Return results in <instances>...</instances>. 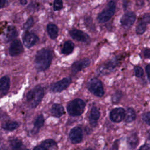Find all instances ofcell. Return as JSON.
Segmentation results:
<instances>
[{"label":"cell","instance_id":"6da1fadb","mask_svg":"<svg viewBox=\"0 0 150 150\" xmlns=\"http://www.w3.org/2000/svg\"><path fill=\"white\" fill-rule=\"evenodd\" d=\"M52 57V52L50 49H42L39 50L36 53L35 59L36 69L39 71L46 70L50 65Z\"/></svg>","mask_w":150,"mask_h":150},{"label":"cell","instance_id":"7a4b0ae2","mask_svg":"<svg viewBox=\"0 0 150 150\" xmlns=\"http://www.w3.org/2000/svg\"><path fill=\"white\" fill-rule=\"evenodd\" d=\"M43 96V88L40 86H37L28 93L26 95V100L30 107L35 108L41 102Z\"/></svg>","mask_w":150,"mask_h":150},{"label":"cell","instance_id":"3957f363","mask_svg":"<svg viewBox=\"0 0 150 150\" xmlns=\"http://www.w3.org/2000/svg\"><path fill=\"white\" fill-rule=\"evenodd\" d=\"M116 9V3L111 0L106 5L105 8L97 16V20L100 23H104L109 21L114 15Z\"/></svg>","mask_w":150,"mask_h":150},{"label":"cell","instance_id":"277c9868","mask_svg":"<svg viewBox=\"0 0 150 150\" xmlns=\"http://www.w3.org/2000/svg\"><path fill=\"white\" fill-rule=\"evenodd\" d=\"M85 103L81 99L77 98L70 102L67 106V110L71 116L80 115L84 110Z\"/></svg>","mask_w":150,"mask_h":150},{"label":"cell","instance_id":"5b68a950","mask_svg":"<svg viewBox=\"0 0 150 150\" xmlns=\"http://www.w3.org/2000/svg\"><path fill=\"white\" fill-rule=\"evenodd\" d=\"M87 88L96 96L100 97L104 94V88L102 83L98 79H91L87 83Z\"/></svg>","mask_w":150,"mask_h":150},{"label":"cell","instance_id":"8992f818","mask_svg":"<svg viewBox=\"0 0 150 150\" xmlns=\"http://www.w3.org/2000/svg\"><path fill=\"white\" fill-rule=\"evenodd\" d=\"M136 19V15L133 12H128L123 15L120 23L124 29H129L132 26Z\"/></svg>","mask_w":150,"mask_h":150},{"label":"cell","instance_id":"52a82bcc","mask_svg":"<svg viewBox=\"0 0 150 150\" xmlns=\"http://www.w3.org/2000/svg\"><path fill=\"white\" fill-rule=\"evenodd\" d=\"M117 64V60L112 59L100 66L97 70V73L100 75H105L111 73Z\"/></svg>","mask_w":150,"mask_h":150},{"label":"cell","instance_id":"ba28073f","mask_svg":"<svg viewBox=\"0 0 150 150\" xmlns=\"http://www.w3.org/2000/svg\"><path fill=\"white\" fill-rule=\"evenodd\" d=\"M69 35L74 40L78 42L87 43L90 41V36L85 32L79 29H72L69 31Z\"/></svg>","mask_w":150,"mask_h":150},{"label":"cell","instance_id":"9c48e42d","mask_svg":"<svg viewBox=\"0 0 150 150\" xmlns=\"http://www.w3.org/2000/svg\"><path fill=\"white\" fill-rule=\"evenodd\" d=\"M22 40L24 45L26 47L30 48L36 43L39 38L35 33L30 32H26L23 35Z\"/></svg>","mask_w":150,"mask_h":150},{"label":"cell","instance_id":"30bf717a","mask_svg":"<svg viewBox=\"0 0 150 150\" xmlns=\"http://www.w3.org/2000/svg\"><path fill=\"white\" fill-rule=\"evenodd\" d=\"M71 82L70 77H66L53 84L51 87V90L53 92H61L67 88Z\"/></svg>","mask_w":150,"mask_h":150},{"label":"cell","instance_id":"8fae6325","mask_svg":"<svg viewBox=\"0 0 150 150\" xmlns=\"http://www.w3.org/2000/svg\"><path fill=\"white\" fill-rule=\"evenodd\" d=\"M69 138L73 144L80 143L83 139V131L81 127H75L72 128L69 133Z\"/></svg>","mask_w":150,"mask_h":150},{"label":"cell","instance_id":"7c38bea8","mask_svg":"<svg viewBox=\"0 0 150 150\" xmlns=\"http://www.w3.org/2000/svg\"><path fill=\"white\" fill-rule=\"evenodd\" d=\"M125 112L124 108L121 107L115 108L110 114V120L114 122H120L124 119Z\"/></svg>","mask_w":150,"mask_h":150},{"label":"cell","instance_id":"4fadbf2b","mask_svg":"<svg viewBox=\"0 0 150 150\" xmlns=\"http://www.w3.org/2000/svg\"><path fill=\"white\" fill-rule=\"evenodd\" d=\"M9 54L11 56H16L20 54L23 51V47L21 41L14 40L9 47Z\"/></svg>","mask_w":150,"mask_h":150},{"label":"cell","instance_id":"5bb4252c","mask_svg":"<svg viewBox=\"0 0 150 150\" xmlns=\"http://www.w3.org/2000/svg\"><path fill=\"white\" fill-rule=\"evenodd\" d=\"M90 61L88 59H82L74 62L71 66V72L73 73H77L83 69L88 67L90 65Z\"/></svg>","mask_w":150,"mask_h":150},{"label":"cell","instance_id":"9a60e30c","mask_svg":"<svg viewBox=\"0 0 150 150\" xmlns=\"http://www.w3.org/2000/svg\"><path fill=\"white\" fill-rule=\"evenodd\" d=\"M149 21H150L149 13L145 14L143 16L141 19V21L137 25L136 27V33L138 35H142L145 32V31L146 30V26L149 23Z\"/></svg>","mask_w":150,"mask_h":150},{"label":"cell","instance_id":"2e32d148","mask_svg":"<svg viewBox=\"0 0 150 150\" xmlns=\"http://www.w3.org/2000/svg\"><path fill=\"white\" fill-rule=\"evenodd\" d=\"M100 112L96 107H93L89 115V122L92 127H96L97 124L98 120L100 118Z\"/></svg>","mask_w":150,"mask_h":150},{"label":"cell","instance_id":"e0dca14e","mask_svg":"<svg viewBox=\"0 0 150 150\" xmlns=\"http://www.w3.org/2000/svg\"><path fill=\"white\" fill-rule=\"evenodd\" d=\"M10 87V79L7 76L2 77L0 79V92L2 94H6Z\"/></svg>","mask_w":150,"mask_h":150},{"label":"cell","instance_id":"ac0fdd59","mask_svg":"<svg viewBox=\"0 0 150 150\" xmlns=\"http://www.w3.org/2000/svg\"><path fill=\"white\" fill-rule=\"evenodd\" d=\"M18 36V31L15 27L13 26H9L5 33V39L6 42H10L14 40Z\"/></svg>","mask_w":150,"mask_h":150},{"label":"cell","instance_id":"d6986e66","mask_svg":"<svg viewBox=\"0 0 150 150\" xmlns=\"http://www.w3.org/2000/svg\"><path fill=\"white\" fill-rule=\"evenodd\" d=\"M50 112L52 115L54 117H60L64 112L63 107L59 104H54L51 107Z\"/></svg>","mask_w":150,"mask_h":150},{"label":"cell","instance_id":"ffe728a7","mask_svg":"<svg viewBox=\"0 0 150 150\" xmlns=\"http://www.w3.org/2000/svg\"><path fill=\"white\" fill-rule=\"evenodd\" d=\"M46 30L52 39H55L58 36V28L53 23H49L46 26Z\"/></svg>","mask_w":150,"mask_h":150},{"label":"cell","instance_id":"44dd1931","mask_svg":"<svg viewBox=\"0 0 150 150\" xmlns=\"http://www.w3.org/2000/svg\"><path fill=\"white\" fill-rule=\"evenodd\" d=\"M41 145L47 150H57V145L55 141L52 139H47L42 142Z\"/></svg>","mask_w":150,"mask_h":150},{"label":"cell","instance_id":"7402d4cb","mask_svg":"<svg viewBox=\"0 0 150 150\" xmlns=\"http://www.w3.org/2000/svg\"><path fill=\"white\" fill-rule=\"evenodd\" d=\"M12 150H26L22 141L17 138L12 139L10 141Z\"/></svg>","mask_w":150,"mask_h":150},{"label":"cell","instance_id":"603a6c76","mask_svg":"<svg viewBox=\"0 0 150 150\" xmlns=\"http://www.w3.org/2000/svg\"><path fill=\"white\" fill-rule=\"evenodd\" d=\"M74 47V45L71 41H70V40L66 41L64 43L63 46L62 47V53L66 55L69 54L73 52Z\"/></svg>","mask_w":150,"mask_h":150},{"label":"cell","instance_id":"cb8c5ba5","mask_svg":"<svg viewBox=\"0 0 150 150\" xmlns=\"http://www.w3.org/2000/svg\"><path fill=\"white\" fill-rule=\"evenodd\" d=\"M136 118V114L135 111L131 108H128L127 110V112H125V122L129 123L132 122Z\"/></svg>","mask_w":150,"mask_h":150},{"label":"cell","instance_id":"d4e9b609","mask_svg":"<svg viewBox=\"0 0 150 150\" xmlns=\"http://www.w3.org/2000/svg\"><path fill=\"white\" fill-rule=\"evenodd\" d=\"M19 124L16 121H7L2 125V128L7 131H13L18 128Z\"/></svg>","mask_w":150,"mask_h":150},{"label":"cell","instance_id":"484cf974","mask_svg":"<svg viewBox=\"0 0 150 150\" xmlns=\"http://www.w3.org/2000/svg\"><path fill=\"white\" fill-rule=\"evenodd\" d=\"M127 142L131 148L134 149L138 144V138L137 137V135L135 134L131 135L128 138Z\"/></svg>","mask_w":150,"mask_h":150},{"label":"cell","instance_id":"4316f807","mask_svg":"<svg viewBox=\"0 0 150 150\" xmlns=\"http://www.w3.org/2000/svg\"><path fill=\"white\" fill-rule=\"evenodd\" d=\"M84 24H85L87 28V29L88 30H90L91 32H93L95 30L96 27H95V25L93 21V19L91 17H90V16L86 17L84 18Z\"/></svg>","mask_w":150,"mask_h":150},{"label":"cell","instance_id":"83f0119b","mask_svg":"<svg viewBox=\"0 0 150 150\" xmlns=\"http://www.w3.org/2000/svg\"><path fill=\"white\" fill-rule=\"evenodd\" d=\"M44 124V118L43 115H39L35 120L34 122V127L36 129H40Z\"/></svg>","mask_w":150,"mask_h":150},{"label":"cell","instance_id":"f1b7e54d","mask_svg":"<svg viewBox=\"0 0 150 150\" xmlns=\"http://www.w3.org/2000/svg\"><path fill=\"white\" fill-rule=\"evenodd\" d=\"M63 8L62 0H54L53 3V9L54 11H59Z\"/></svg>","mask_w":150,"mask_h":150},{"label":"cell","instance_id":"f546056e","mask_svg":"<svg viewBox=\"0 0 150 150\" xmlns=\"http://www.w3.org/2000/svg\"><path fill=\"white\" fill-rule=\"evenodd\" d=\"M33 22H34L33 18L32 17H29L26 21V22L25 23V24L23 25V29L25 30H28L30 29L33 26Z\"/></svg>","mask_w":150,"mask_h":150},{"label":"cell","instance_id":"4dcf8cb0","mask_svg":"<svg viewBox=\"0 0 150 150\" xmlns=\"http://www.w3.org/2000/svg\"><path fill=\"white\" fill-rule=\"evenodd\" d=\"M135 75L137 77H141L144 74V70L140 66H136L134 68Z\"/></svg>","mask_w":150,"mask_h":150},{"label":"cell","instance_id":"1f68e13d","mask_svg":"<svg viewBox=\"0 0 150 150\" xmlns=\"http://www.w3.org/2000/svg\"><path fill=\"white\" fill-rule=\"evenodd\" d=\"M142 120L146 124L149 125V124H150V114L149 112H147L146 113L143 114Z\"/></svg>","mask_w":150,"mask_h":150},{"label":"cell","instance_id":"d6a6232c","mask_svg":"<svg viewBox=\"0 0 150 150\" xmlns=\"http://www.w3.org/2000/svg\"><path fill=\"white\" fill-rule=\"evenodd\" d=\"M121 97V94L119 92H117L112 98V100L114 103H118Z\"/></svg>","mask_w":150,"mask_h":150},{"label":"cell","instance_id":"836d02e7","mask_svg":"<svg viewBox=\"0 0 150 150\" xmlns=\"http://www.w3.org/2000/svg\"><path fill=\"white\" fill-rule=\"evenodd\" d=\"M143 54H144V56L145 58H149V56H150V50L148 48H146V49H145L144 52H143Z\"/></svg>","mask_w":150,"mask_h":150},{"label":"cell","instance_id":"e575fe53","mask_svg":"<svg viewBox=\"0 0 150 150\" xmlns=\"http://www.w3.org/2000/svg\"><path fill=\"white\" fill-rule=\"evenodd\" d=\"M118 140H117L113 144L112 146V149L111 150H118Z\"/></svg>","mask_w":150,"mask_h":150},{"label":"cell","instance_id":"d590c367","mask_svg":"<svg viewBox=\"0 0 150 150\" xmlns=\"http://www.w3.org/2000/svg\"><path fill=\"white\" fill-rule=\"evenodd\" d=\"M139 150H149V145L148 144H144V145L141 146Z\"/></svg>","mask_w":150,"mask_h":150},{"label":"cell","instance_id":"8d00e7d4","mask_svg":"<svg viewBox=\"0 0 150 150\" xmlns=\"http://www.w3.org/2000/svg\"><path fill=\"white\" fill-rule=\"evenodd\" d=\"M145 71L146 73V76L148 79H149V72H150V66L149 64H148L145 67Z\"/></svg>","mask_w":150,"mask_h":150},{"label":"cell","instance_id":"74e56055","mask_svg":"<svg viewBox=\"0 0 150 150\" xmlns=\"http://www.w3.org/2000/svg\"><path fill=\"white\" fill-rule=\"evenodd\" d=\"M33 150H47V149L42 145H38L35 146Z\"/></svg>","mask_w":150,"mask_h":150},{"label":"cell","instance_id":"f35d334b","mask_svg":"<svg viewBox=\"0 0 150 150\" xmlns=\"http://www.w3.org/2000/svg\"><path fill=\"white\" fill-rule=\"evenodd\" d=\"M5 2H6V0H0V9L4 6V5L5 4Z\"/></svg>","mask_w":150,"mask_h":150},{"label":"cell","instance_id":"ab89813d","mask_svg":"<svg viewBox=\"0 0 150 150\" xmlns=\"http://www.w3.org/2000/svg\"><path fill=\"white\" fill-rule=\"evenodd\" d=\"M20 1V3L22 4V5H26L28 2V1L27 0H19Z\"/></svg>","mask_w":150,"mask_h":150},{"label":"cell","instance_id":"60d3db41","mask_svg":"<svg viewBox=\"0 0 150 150\" xmlns=\"http://www.w3.org/2000/svg\"><path fill=\"white\" fill-rule=\"evenodd\" d=\"M84 150H94V149H92V148H87V149H86Z\"/></svg>","mask_w":150,"mask_h":150},{"label":"cell","instance_id":"b9f144b4","mask_svg":"<svg viewBox=\"0 0 150 150\" xmlns=\"http://www.w3.org/2000/svg\"><path fill=\"white\" fill-rule=\"evenodd\" d=\"M0 150H5V148H4L2 147V148L0 149Z\"/></svg>","mask_w":150,"mask_h":150},{"label":"cell","instance_id":"7bdbcfd3","mask_svg":"<svg viewBox=\"0 0 150 150\" xmlns=\"http://www.w3.org/2000/svg\"><path fill=\"white\" fill-rule=\"evenodd\" d=\"M26 150H28V149H26Z\"/></svg>","mask_w":150,"mask_h":150}]
</instances>
